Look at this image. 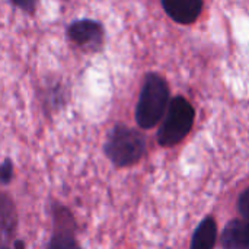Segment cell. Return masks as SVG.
<instances>
[{
    "label": "cell",
    "instance_id": "1",
    "mask_svg": "<svg viewBox=\"0 0 249 249\" xmlns=\"http://www.w3.org/2000/svg\"><path fill=\"white\" fill-rule=\"evenodd\" d=\"M168 107L169 88L165 79L156 73L146 74L136 108L137 124L144 130L153 128L165 117Z\"/></svg>",
    "mask_w": 249,
    "mask_h": 249
},
{
    "label": "cell",
    "instance_id": "2",
    "mask_svg": "<svg viewBox=\"0 0 249 249\" xmlns=\"http://www.w3.org/2000/svg\"><path fill=\"white\" fill-rule=\"evenodd\" d=\"M146 152L144 136L124 124H117L109 131L104 144L105 156L118 168L137 163Z\"/></svg>",
    "mask_w": 249,
    "mask_h": 249
},
{
    "label": "cell",
    "instance_id": "3",
    "mask_svg": "<svg viewBox=\"0 0 249 249\" xmlns=\"http://www.w3.org/2000/svg\"><path fill=\"white\" fill-rule=\"evenodd\" d=\"M194 108L182 96H177L169 102L165 120L159 128L158 140L160 146L171 147L184 140L194 124Z\"/></svg>",
    "mask_w": 249,
    "mask_h": 249
},
{
    "label": "cell",
    "instance_id": "4",
    "mask_svg": "<svg viewBox=\"0 0 249 249\" xmlns=\"http://www.w3.org/2000/svg\"><path fill=\"white\" fill-rule=\"evenodd\" d=\"M51 217H53V235L45 249H83L80 247L76 232L77 223L66 206L60 201H51Z\"/></svg>",
    "mask_w": 249,
    "mask_h": 249
},
{
    "label": "cell",
    "instance_id": "5",
    "mask_svg": "<svg viewBox=\"0 0 249 249\" xmlns=\"http://www.w3.org/2000/svg\"><path fill=\"white\" fill-rule=\"evenodd\" d=\"M67 39L86 53H96L105 41V29L95 19H77L66 28Z\"/></svg>",
    "mask_w": 249,
    "mask_h": 249
},
{
    "label": "cell",
    "instance_id": "6",
    "mask_svg": "<svg viewBox=\"0 0 249 249\" xmlns=\"http://www.w3.org/2000/svg\"><path fill=\"white\" fill-rule=\"evenodd\" d=\"M19 213L13 198L0 191V249H26L23 239L18 238Z\"/></svg>",
    "mask_w": 249,
    "mask_h": 249
},
{
    "label": "cell",
    "instance_id": "7",
    "mask_svg": "<svg viewBox=\"0 0 249 249\" xmlns=\"http://www.w3.org/2000/svg\"><path fill=\"white\" fill-rule=\"evenodd\" d=\"M162 6L171 19L182 25L196 22L203 10L201 0H163Z\"/></svg>",
    "mask_w": 249,
    "mask_h": 249
},
{
    "label": "cell",
    "instance_id": "8",
    "mask_svg": "<svg viewBox=\"0 0 249 249\" xmlns=\"http://www.w3.org/2000/svg\"><path fill=\"white\" fill-rule=\"evenodd\" d=\"M223 249H249V222L232 220L222 235Z\"/></svg>",
    "mask_w": 249,
    "mask_h": 249
},
{
    "label": "cell",
    "instance_id": "9",
    "mask_svg": "<svg viewBox=\"0 0 249 249\" xmlns=\"http://www.w3.org/2000/svg\"><path fill=\"white\" fill-rule=\"evenodd\" d=\"M217 238V226L213 217H206L194 232L191 249H213Z\"/></svg>",
    "mask_w": 249,
    "mask_h": 249
},
{
    "label": "cell",
    "instance_id": "10",
    "mask_svg": "<svg viewBox=\"0 0 249 249\" xmlns=\"http://www.w3.org/2000/svg\"><path fill=\"white\" fill-rule=\"evenodd\" d=\"M66 104V93L63 90V86L60 83H55L44 93V107L54 108L58 111V108H63Z\"/></svg>",
    "mask_w": 249,
    "mask_h": 249
},
{
    "label": "cell",
    "instance_id": "11",
    "mask_svg": "<svg viewBox=\"0 0 249 249\" xmlns=\"http://www.w3.org/2000/svg\"><path fill=\"white\" fill-rule=\"evenodd\" d=\"M15 178V165L10 158H6L0 163V184L9 185Z\"/></svg>",
    "mask_w": 249,
    "mask_h": 249
},
{
    "label": "cell",
    "instance_id": "12",
    "mask_svg": "<svg viewBox=\"0 0 249 249\" xmlns=\"http://www.w3.org/2000/svg\"><path fill=\"white\" fill-rule=\"evenodd\" d=\"M238 210H239V213L249 222V188H247L241 194L239 201H238Z\"/></svg>",
    "mask_w": 249,
    "mask_h": 249
},
{
    "label": "cell",
    "instance_id": "13",
    "mask_svg": "<svg viewBox=\"0 0 249 249\" xmlns=\"http://www.w3.org/2000/svg\"><path fill=\"white\" fill-rule=\"evenodd\" d=\"M12 6L20 9L22 12H26L29 15H34L35 13V9H36V3L35 1H12Z\"/></svg>",
    "mask_w": 249,
    "mask_h": 249
}]
</instances>
